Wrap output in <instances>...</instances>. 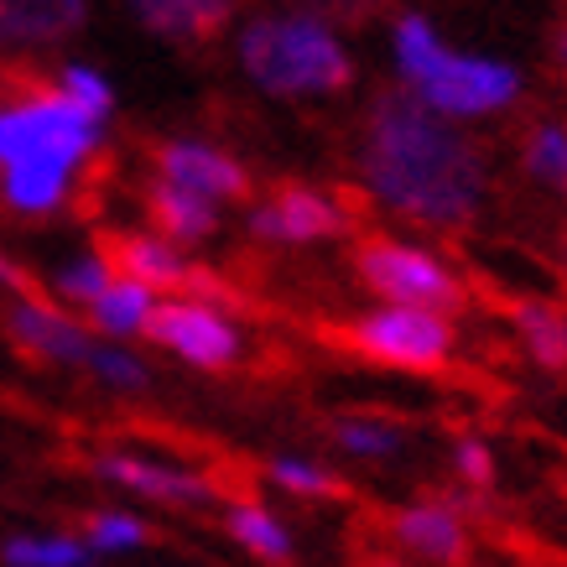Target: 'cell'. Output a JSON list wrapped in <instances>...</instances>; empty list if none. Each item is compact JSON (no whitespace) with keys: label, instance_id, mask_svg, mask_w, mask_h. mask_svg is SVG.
I'll return each instance as SVG.
<instances>
[{"label":"cell","instance_id":"cell-1","mask_svg":"<svg viewBox=\"0 0 567 567\" xmlns=\"http://www.w3.org/2000/svg\"><path fill=\"white\" fill-rule=\"evenodd\" d=\"M360 162L370 193L406 219L464 224L484 198L480 152L412 94H385L370 110Z\"/></svg>","mask_w":567,"mask_h":567},{"label":"cell","instance_id":"cell-2","mask_svg":"<svg viewBox=\"0 0 567 567\" xmlns=\"http://www.w3.org/2000/svg\"><path fill=\"white\" fill-rule=\"evenodd\" d=\"M395 69L406 73L412 100H422L432 115H443V121L489 115V110L516 100V89H520L516 69H505L495 58L453 52L443 37L432 32L427 17L395 21Z\"/></svg>","mask_w":567,"mask_h":567},{"label":"cell","instance_id":"cell-3","mask_svg":"<svg viewBox=\"0 0 567 567\" xmlns=\"http://www.w3.org/2000/svg\"><path fill=\"white\" fill-rule=\"evenodd\" d=\"M240 69L276 100H308L349 84V52L318 17H256L235 37Z\"/></svg>","mask_w":567,"mask_h":567},{"label":"cell","instance_id":"cell-4","mask_svg":"<svg viewBox=\"0 0 567 567\" xmlns=\"http://www.w3.org/2000/svg\"><path fill=\"white\" fill-rule=\"evenodd\" d=\"M94 146H100V125L79 115L58 89L27 94L17 104H0V167L52 162V167L79 173Z\"/></svg>","mask_w":567,"mask_h":567},{"label":"cell","instance_id":"cell-5","mask_svg":"<svg viewBox=\"0 0 567 567\" xmlns=\"http://www.w3.org/2000/svg\"><path fill=\"white\" fill-rule=\"evenodd\" d=\"M360 276L375 297H385L391 308H422V312H447L464 302V287L453 281L437 256L416 250L401 240H370L360 245Z\"/></svg>","mask_w":567,"mask_h":567},{"label":"cell","instance_id":"cell-6","mask_svg":"<svg viewBox=\"0 0 567 567\" xmlns=\"http://www.w3.org/2000/svg\"><path fill=\"white\" fill-rule=\"evenodd\" d=\"M146 339L156 349L177 354L183 364H198V370H224V364L240 360V349H245L240 323L224 308L204 302V297H162Z\"/></svg>","mask_w":567,"mask_h":567},{"label":"cell","instance_id":"cell-7","mask_svg":"<svg viewBox=\"0 0 567 567\" xmlns=\"http://www.w3.org/2000/svg\"><path fill=\"white\" fill-rule=\"evenodd\" d=\"M349 344L360 349L364 360L395 364V370H437L453 349V328H447L443 312L380 308L364 312L360 323L349 328Z\"/></svg>","mask_w":567,"mask_h":567},{"label":"cell","instance_id":"cell-8","mask_svg":"<svg viewBox=\"0 0 567 567\" xmlns=\"http://www.w3.org/2000/svg\"><path fill=\"white\" fill-rule=\"evenodd\" d=\"M156 183L167 188H183L193 198H208V204H229L250 188L245 167L219 146H204V141H167L156 152Z\"/></svg>","mask_w":567,"mask_h":567},{"label":"cell","instance_id":"cell-9","mask_svg":"<svg viewBox=\"0 0 567 567\" xmlns=\"http://www.w3.org/2000/svg\"><path fill=\"white\" fill-rule=\"evenodd\" d=\"M6 333H11L27 354H37V360L79 364V370H89V354H94V344H100L84 323H73L63 308L37 302V297H17V302H11V312H6Z\"/></svg>","mask_w":567,"mask_h":567},{"label":"cell","instance_id":"cell-10","mask_svg":"<svg viewBox=\"0 0 567 567\" xmlns=\"http://www.w3.org/2000/svg\"><path fill=\"white\" fill-rule=\"evenodd\" d=\"M250 229L260 240H287V245L328 240V235L344 229V208L312 188H281L271 204H260L250 214Z\"/></svg>","mask_w":567,"mask_h":567},{"label":"cell","instance_id":"cell-11","mask_svg":"<svg viewBox=\"0 0 567 567\" xmlns=\"http://www.w3.org/2000/svg\"><path fill=\"white\" fill-rule=\"evenodd\" d=\"M100 474L146 499H162V505H208L214 499V484L204 474L177 468V464H156V458H136V453H104Z\"/></svg>","mask_w":567,"mask_h":567},{"label":"cell","instance_id":"cell-12","mask_svg":"<svg viewBox=\"0 0 567 567\" xmlns=\"http://www.w3.org/2000/svg\"><path fill=\"white\" fill-rule=\"evenodd\" d=\"M395 542L406 551H416V557H427V563H464L468 557V532L464 520H458V511L453 505H437V499H427V505H406L401 516H395Z\"/></svg>","mask_w":567,"mask_h":567},{"label":"cell","instance_id":"cell-13","mask_svg":"<svg viewBox=\"0 0 567 567\" xmlns=\"http://www.w3.org/2000/svg\"><path fill=\"white\" fill-rule=\"evenodd\" d=\"M110 266H115V276L141 281L156 297L162 292L173 297L188 281V260H183V250L167 235H121V240L110 245Z\"/></svg>","mask_w":567,"mask_h":567},{"label":"cell","instance_id":"cell-14","mask_svg":"<svg viewBox=\"0 0 567 567\" xmlns=\"http://www.w3.org/2000/svg\"><path fill=\"white\" fill-rule=\"evenodd\" d=\"M73 193L69 167H52V162H17V167H0V198L11 214H58Z\"/></svg>","mask_w":567,"mask_h":567},{"label":"cell","instance_id":"cell-15","mask_svg":"<svg viewBox=\"0 0 567 567\" xmlns=\"http://www.w3.org/2000/svg\"><path fill=\"white\" fill-rule=\"evenodd\" d=\"M162 297L146 292L141 281H125V276H115L110 281V292L89 308V323L100 328L104 339H115V344H125V339H136V333H146L152 328V312Z\"/></svg>","mask_w":567,"mask_h":567},{"label":"cell","instance_id":"cell-16","mask_svg":"<svg viewBox=\"0 0 567 567\" xmlns=\"http://www.w3.org/2000/svg\"><path fill=\"white\" fill-rule=\"evenodd\" d=\"M152 219L162 224L167 240H208L219 229V204L208 198H193L183 188H167V183H152Z\"/></svg>","mask_w":567,"mask_h":567},{"label":"cell","instance_id":"cell-17","mask_svg":"<svg viewBox=\"0 0 567 567\" xmlns=\"http://www.w3.org/2000/svg\"><path fill=\"white\" fill-rule=\"evenodd\" d=\"M229 536L240 542L250 557H260V563H287L292 557V536H287V526L266 511V505H229Z\"/></svg>","mask_w":567,"mask_h":567},{"label":"cell","instance_id":"cell-18","mask_svg":"<svg viewBox=\"0 0 567 567\" xmlns=\"http://www.w3.org/2000/svg\"><path fill=\"white\" fill-rule=\"evenodd\" d=\"M520 339L536 354V364L547 370H567V312L551 308V302H520L516 308Z\"/></svg>","mask_w":567,"mask_h":567},{"label":"cell","instance_id":"cell-19","mask_svg":"<svg viewBox=\"0 0 567 567\" xmlns=\"http://www.w3.org/2000/svg\"><path fill=\"white\" fill-rule=\"evenodd\" d=\"M0 563L6 567H89L94 551L79 536H11V542H0Z\"/></svg>","mask_w":567,"mask_h":567},{"label":"cell","instance_id":"cell-20","mask_svg":"<svg viewBox=\"0 0 567 567\" xmlns=\"http://www.w3.org/2000/svg\"><path fill=\"white\" fill-rule=\"evenodd\" d=\"M110 281H115L110 256L84 250V256H69L58 271H52V292L63 297V302H73V308H94V302L110 292Z\"/></svg>","mask_w":567,"mask_h":567},{"label":"cell","instance_id":"cell-21","mask_svg":"<svg viewBox=\"0 0 567 567\" xmlns=\"http://www.w3.org/2000/svg\"><path fill=\"white\" fill-rule=\"evenodd\" d=\"M58 94H63L79 115H89L94 125H104V115L115 110V84H110L100 69H89V63H69V69L58 73Z\"/></svg>","mask_w":567,"mask_h":567},{"label":"cell","instance_id":"cell-22","mask_svg":"<svg viewBox=\"0 0 567 567\" xmlns=\"http://www.w3.org/2000/svg\"><path fill=\"white\" fill-rule=\"evenodd\" d=\"M89 375L100 380V385H110V391H121V395H136V391L152 385L146 360L125 344H94V354H89Z\"/></svg>","mask_w":567,"mask_h":567},{"label":"cell","instance_id":"cell-23","mask_svg":"<svg viewBox=\"0 0 567 567\" xmlns=\"http://www.w3.org/2000/svg\"><path fill=\"white\" fill-rule=\"evenodd\" d=\"M339 447L354 453V458H391L395 447H401V427L395 422H380V416H344L339 427H333Z\"/></svg>","mask_w":567,"mask_h":567},{"label":"cell","instance_id":"cell-24","mask_svg":"<svg viewBox=\"0 0 567 567\" xmlns=\"http://www.w3.org/2000/svg\"><path fill=\"white\" fill-rule=\"evenodd\" d=\"M84 542L94 557L100 551H136V547H146V520L131 516V511H94Z\"/></svg>","mask_w":567,"mask_h":567},{"label":"cell","instance_id":"cell-25","mask_svg":"<svg viewBox=\"0 0 567 567\" xmlns=\"http://www.w3.org/2000/svg\"><path fill=\"white\" fill-rule=\"evenodd\" d=\"M84 17V6H0V37H52Z\"/></svg>","mask_w":567,"mask_h":567},{"label":"cell","instance_id":"cell-26","mask_svg":"<svg viewBox=\"0 0 567 567\" xmlns=\"http://www.w3.org/2000/svg\"><path fill=\"white\" fill-rule=\"evenodd\" d=\"M141 21L156 32H183V37H204L219 27L224 6H188V0H167V6H136Z\"/></svg>","mask_w":567,"mask_h":567},{"label":"cell","instance_id":"cell-27","mask_svg":"<svg viewBox=\"0 0 567 567\" xmlns=\"http://www.w3.org/2000/svg\"><path fill=\"white\" fill-rule=\"evenodd\" d=\"M526 167L551 188H567V131L563 125H542L526 146Z\"/></svg>","mask_w":567,"mask_h":567},{"label":"cell","instance_id":"cell-28","mask_svg":"<svg viewBox=\"0 0 567 567\" xmlns=\"http://www.w3.org/2000/svg\"><path fill=\"white\" fill-rule=\"evenodd\" d=\"M271 480L281 484V489H292V495H339V480L323 474V468L302 464V458H276Z\"/></svg>","mask_w":567,"mask_h":567},{"label":"cell","instance_id":"cell-29","mask_svg":"<svg viewBox=\"0 0 567 567\" xmlns=\"http://www.w3.org/2000/svg\"><path fill=\"white\" fill-rule=\"evenodd\" d=\"M453 458H458V474H464L468 484H489V480H495V458H489V447L474 443V437H468V443H458V453H453Z\"/></svg>","mask_w":567,"mask_h":567},{"label":"cell","instance_id":"cell-30","mask_svg":"<svg viewBox=\"0 0 567 567\" xmlns=\"http://www.w3.org/2000/svg\"><path fill=\"white\" fill-rule=\"evenodd\" d=\"M551 48H557V63H563V69H567V27H563V32H557V37H551Z\"/></svg>","mask_w":567,"mask_h":567},{"label":"cell","instance_id":"cell-31","mask_svg":"<svg viewBox=\"0 0 567 567\" xmlns=\"http://www.w3.org/2000/svg\"><path fill=\"white\" fill-rule=\"evenodd\" d=\"M0 287H17V271H11V260L0 256Z\"/></svg>","mask_w":567,"mask_h":567},{"label":"cell","instance_id":"cell-32","mask_svg":"<svg viewBox=\"0 0 567 567\" xmlns=\"http://www.w3.org/2000/svg\"><path fill=\"white\" fill-rule=\"evenodd\" d=\"M360 567H395V563H391V557H364Z\"/></svg>","mask_w":567,"mask_h":567}]
</instances>
